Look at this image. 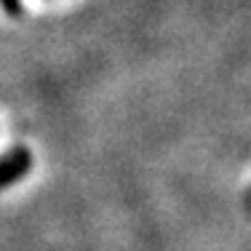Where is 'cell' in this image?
I'll list each match as a JSON object with an SVG mask.
<instances>
[{
	"instance_id": "cell-2",
	"label": "cell",
	"mask_w": 251,
	"mask_h": 251,
	"mask_svg": "<svg viewBox=\"0 0 251 251\" xmlns=\"http://www.w3.org/2000/svg\"><path fill=\"white\" fill-rule=\"evenodd\" d=\"M0 5H3L5 14H11V16L22 14V0H0Z\"/></svg>"
},
{
	"instance_id": "cell-1",
	"label": "cell",
	"mask_w": 251,
	"mask_h": 251,
	"mask_svg": "<svg viewBox=\"0 0 251 251\" xmlns=\"http://www.w3.org/2000/svg\"><path fill=\"white\" fill-rule=\"evenodd\" d=\"M29 169H32V152L27 147H14L5 155H0V190L25 179Z\"/></svg>"
}]
</instances>
